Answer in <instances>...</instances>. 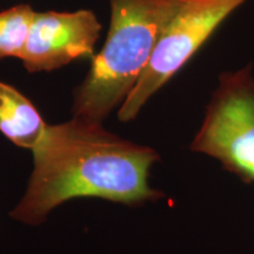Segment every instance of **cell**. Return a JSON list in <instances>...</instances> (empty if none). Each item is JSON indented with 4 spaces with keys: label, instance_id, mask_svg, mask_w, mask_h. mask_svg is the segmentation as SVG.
I'll use <instances>...</instances> for the list:
<instances>
[{
    "label": "cell",
    "instance_id": "obj_6",
    "mask_svg": "<svg viewBox=\"0 0 254 254\" xmlns=\"http://www.w3.org/2000/svg\"><path fill=\"white\" fill-rule=\"evenodd\" d=\"M45 127L36 106L17 88L0 81V132L14 145L32 150Z\"/></svg>",
    "mask_w": 254,
    "mask_h": 254
},
{
    "label": "cell",
    "instance_id": "obj_1",
    "mask_svg": "<svg viewBox=\"0 0 254 254\" xmlns=\"http://www.w3.org/2000/svg\"><path fill=\"white\" fill-rule=\"evenodd\" d=\"M33 172L11 217L41 224L57 206L77 196H98L124 204L158 200L148 173L159 155L146 146L124 140L100 124L73 118L46 125L32 148Z\"/></svg>",
    "mask_w": 254,
    "mask_h": 254
},
{
    "label": "cell",
    "instance_id": "obj_5",
    "mask_svg": "<svg viewBox=\"0 0 254 254\" xmlns=\"http://www.w3.org/2000/svg\"><path fill=\"white\" fill-rule=\"evenodd\" d=\"M101 24L90 9L36 12L20 60L28 72L60 68L93 55Z\"/></svg>",
    "mask_w": 254,
    "mask_h": 254
},
{
    "label": "cell",
    "instance_id": "obj_3",
    "mask_svg": "<svg viewBox=\"0 0 254 254\" xmlns=\"http://www.w3.org/2000/svg\"><path fill=\"white\" fill-rule=\"evenodd\" d=\"M245 1L183 0L161 32L141 77L122 104L119 119H134L146 101L185 66L219 25Z\"/></svg>",
    "mask_w": 254,
    "mask_h": 254
},
{
    "label": "cell",
    "instance_id": "obj_7",
    "mask_svg": "<svg viewBox=\"0 0 254 254\" xmlns=\"http://www.w3.org/2000/svg\"><path fill=\"white\" fill-rule=\"evenodd\" d=\"M34 13L27 4L0 12V59L21 58Z\"/></svg>",
    "mask_w": 254,
    "mask_h": 254
},
{
    "label": "cell",
    "instance_id": "obj_2",
    "mask_svg": "<svg viewBox=\"0 0 254 254\" xmlns=\"http://www.w3.org/2000/svg\"><path fill=\"white\" fill-rule=\"evenodd\" d=\"M109 1L111 24L106 41L73 101L75 118L98 124L131 93L183 0Z\"/></svg>",
    "mask_w": 254,
    "mask_h": 254
},
{
    "label": "cell",
    "instance_id": "obj_4",
    "mask_svg": "<svg viewBox=\"0 0 254 254\" xmlns=\"http://www.w3.org/2000/svg\"><path fill=\"white\" fill-rule=\"evenodd\" d=\"M190 148L217 159L244 182L254 183V78L251 66L221 75Z\"/></svg>",
    "mask_w": 254,
    "mask_h": 254
}]
</instances>
